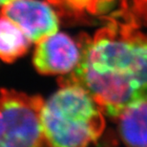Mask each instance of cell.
Here are the masks:
<instances>
[{
	"mask_svg": "<svg viewBox=\"0 0 147 147\" xmlns=\"http://www.w3.org/2000/svg\"><path fill=\"white\" fill-rule=\"evenodd\" d=\"M78 43L79 62L58 79L60 86L83 88L112 117L147 101V36L109 18L93 36H80Z\"/></svg>",
	"mask_w": 147,
	"mask_h": 147,
	"instance_id": "6da1fadb",
	"label": "cell"
},
{
	"mask_svg": "<svg viewBox=\"0 0 147 147\" xmlns=\"http://www.w3.org/2000/svg\"><path fill=\"white\" fill-rule=\"evenodd\" d=\"M115 119L119 136L126 144L147 147V101L126 107Z\"/></svg>",
	"mask_w": 147,
	"mask_h": 147,
	"instance_id": "8992f818",
	"label": "cell"
},
{
	"mask_svg": "<svg viewBox=\"0 0 147 147\" xmlns=\"http://www.w3.org/2000/svg\"><path fill=\"white\" fill-rule=\"evenodd\" d=\"M31 40L10 19L0 16V59L11 63L26 54Z\"/></svg>",
	"mask_w": 147,
	"mask_h": 147,
	"instance_id": "52a82bcc",
	"label": "cell"
},
{
	"mask_svg": "<svg viewBox=\"0 0 147 147\" xmlns=\"http://www.w3.org/2000/svg\"><path fill=\"white\" fill-rule=\"evenodd\" d=\"M14 0H0V13H1L2 9L5 7L6 5H8L9 3L13 2Z\"/></svg>",
	"mask_w": 147,
	"mask_h": 147,
	"instance_id": "9c48e42d",
	"label": "cell"
},
{
	"mask_svg": "<svg viewBox=\"0 0 147 147\" xmlns=\"http://www.w3.org/2000/svg\"><path fill=\"white\" fill-rule=\"evenodd\" d=\"M0 16L13 21L36 44L57 33L59 25L55 11L41 0H14L2 9Z\"/></svg>",
	"mask_w": 147,
	"mask_h": 147,
	"instance_id": "277c9868",
	"label": "cell"
},
{
	"mask_svg": "<svg viewBox=\"0 0 147 147\" xmlns=\"http://www.w3.org/2000/svg\"><path fill=\"white\" fill-rule=\"evenodd\" d=\"M44 103L39 96L0 91V146L47 145L42 125Z\"/></svg>",
	"mask_w": 147,
	"mask_h": 147,
	"instance_id": "3957f363",
	"label": "cell"
},
{
	"mask_svg": "<svg viewBox=\"0 0 147 147\" xmlns=\"http://www.w3.org/2000/svg\"><path fill=\"white\" fill-rule=\"evenodd\" d=\"M103 115L86 90L76 85H62L42 109L47 145L85 146L96 142L105 128Z\"/></svg>",
	"mask_w": 147,
	"mask_h": 147,
	"instance_id": "7a4b0ae2",
	"label": "cell"
},
{
	"mask_svg": "<svg viewBox=\"0 0 147 147\" xmlns=\"http://www.w3.org/2000/svg\"><path fill=\"white\" fill-rule=\"evenodd\" d=\"M80 46L64 33H55L37 43L34 65L43 75H67L78 66Z\"/></svg>",
	"mask_w": 147,
	"mask_h": 147,
	"instance_id": "5b68a950",
	"label": "cell"
},
{
	"mask_svg": "<svg viewBox=\"0 0 147 147\" xmlns=\"http://www.w3.org/2000/svg\"><path fill=\"white\" fill-rule=\"evenodd\" d=\"M115 0H49L64 16L83 19L104 13Z\"/></svg>",
	"mask_w": 147,
	"mask_h": 147,
	"instance_id": "ba28073f",
	"label": "cell"
}]
</instances>
